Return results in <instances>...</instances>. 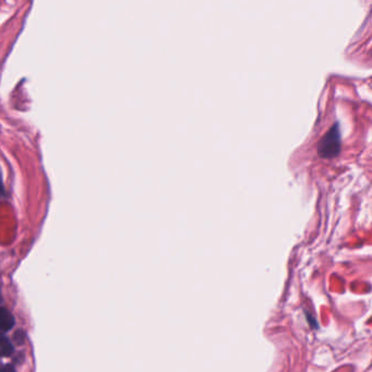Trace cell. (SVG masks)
<instances>
[{
  "instance_id": "1",
  "label": "cell",
  "mask_w": 372,
  "mask_h": 372,
  "mask_svg": "<svg viewBox=\"0 0 372 372\" xmlns=\"http://www.w3.org/2000/svg\"><path fill=\"white\" fill-rule=\"evenodd\" d=\"M341 131L339 123H334L321 138L318 144L319 155L323 158H333L339 155L341 151Z\"/></svg>"
},
{
  "instance_id": "2",
  "label": "cell",
  "mask_w": 372,
  "mask_h": 372,
  "mask_svg": "<svg viewBox=\"0 0 372 372\" xmlns=\"http://www.w3.org/2000/svg\"><path fill=\"white\" fill-rule=\"evenodd\" d=\"M16 324L13 315L6 308H0V331L8 332Z\"/></svg>"
},
{
  "instance_id": "3",
  "label": "cell",
  "mask_w": 372,
  "mask_h": 372,
  "mask_svg": "<svg viewBox=\"0 0 372 372\" xmlns=\"http://www.w3.org/2000/svg\"><path fill=\"white\" fill-rule=\"evenodd\" d=\"M13 353V347L10 341L2 335H0V356L9 357Z\"/></svg>"
},
{
  "instance_id": "4",
  "label": "cell",
  "mask_w": 372,
  "mask_h": 372,
  "mask_svg": "<svg viewBox=\"0 0 372 372\" xmlns=\"http://www.w3.org/2000/svg\"><path fill=\"white\" fill-rule=\"evenodd\" d=\"M0 372H16V370H14L12 366L7 365V366H3L2 368L0 369Z\"/></svg>"
},
{
  "instance_id": "5",
  "label": "cell",
  "mask_w": 372,
  "mask_h": 372,
  "mask_svg": "<svg viewBox=\"0 0 372 372\" xmlns=\"http://www.w3.org/2000/svg\"><path fill=\"white\" fill-rule=\"evenodd\" d=\"M4 195H6V190H4L2 178H1V172H0V196H4Z\"/></svg>"
},
{
  "instance_id": "6",
  "label": "cell",
  "mask_w": 372,
  "mask_h": 372,
  "mask_svg": "<svg viewBox=\"0 0 372 372\" xmlns=\"http://www.w3.org/2000/svg\"><path fill=\"white\" fill-rule=\"evenodd\" d=\"M0 301H1V292H0Z\"/></svg>"
}]
</instances>
